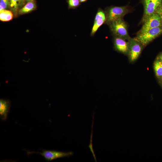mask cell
<instances>
[{"label":"cell","instance_id":"1","mask_svg":"<svg viewBox=\"0 0 162 162\" xmlns=\"http://www.w3.org/2000/svg\"><path fill=\"white\" fill-rule=\"evenodd\" d=\"M128 5L122 6H111L106 8V20L105 23L109 25L112 22L123 17L131 11Z\"/></svg>","mask_w":162,"mask_h":162},{"label":"cell","instance_id":"2","mask_svg":"<svg viewBox=\"0 0 162 162\" xmlns=\"http://www.w3.org/2000/svg\"><path fill=\"white\" fill-rule=\"evenodd\" d=\"M108 25L114 36L120 37L128 40L130 38L128 33L127 25L122 18L114 21Z\"/></svg>","mask_w":162,"mask_h":162},{"label":"cell","instance_id":"3","mask_svg":"<svg viewBox=\"0 0 162 162\" xmlns=\"http://www.w3.org/2000/svg\"><path fill=\"white\" fill-rule=\"evenodd\" d=\"M162 34V27L151 29L138 34L135 38L143 46H146Z\"/></svg>","mask_w":162,"mask_h":162},{"label":"cell","instance_id":"4","mask_svg":"<svg viewBox=\"0 0 162 162\" xmlns=\"http://www.w3.org/2000/svg\"><path fill=\"white\" fill-rule=\"evenodd\" d=\"M143 23L141 29L137 34L144 33L151 29L162 27V20L155 13L149 16Z\"/></svg>","mask_w":162,"mask_h":162},{"label":"cell","instance_id":"5","mask_svg":"<svg viewBox=\"0 0 162 162\" xmlns=\"http://www.w3.org/2000/svg\"><path fill=\"white\" fill-rule=\"evenodd\" d=\"M28 154L32 153H37L41 155L47 161H51L59 158L68 157L73 154L72 152H64L55 150H42L41 152L28 151Z\"/></svg>","mask_w":162,"mask_h":162},{"label":"cell","instance_id":"6","mask_svg":"<svg viewBox=\"0 0 162 162\" xmlns=\"http://www.w3.org/2000/svg\"><path fill=\"white\" fill-rule=\"evenodd\" d=\"M144 8L142 22L144 21L150 15L155 13L158 8L162 2V0H140Z\"/></svg>","mask_w":162,"mask_h":162},{"label":"cell","instance_id":"7","mask_svg":"<svg viewBox=\"0 0 162 162\" xmlns=\"http://www.w3.org/2000/svg\"><path fill=\"white\" fill-rule=\"evenodd\" d=\"M129 47V56L131 62L136 60L140 55L143 46L135 38H130L128 40Z\"/></svg>","mask_w":162,"mask_h":162},{"label":"cell","instance_id":"8","mask_svg":"<svg viewBox=\"0 0 162 162\" xmlns=\"http://www.w3.org/2000/svg\"><path fill=\"white\" fill-rule=\"evenodd\" d=\"M106 20L105 11L98 8L95 15L93 26L90 33L91 36H94L98 28L104 23Z\"/></svg>","mask_w":162,"mask_h":162},{"label":"cell","instance_id":"9","mask_svg":"<svg viewBox=\"0 0 162 162\" xmlns=\"http://www.w3.org/2000/svg\"><path fill=\"white\" fill-rule=\"evenodd\" d=\"M113 44L115 50L124 54H129V43L128 42L126 41V40L120 37L114 36Z\"/></svg>","mask_w":162,"mask_h":162},{"label":"cell","instance_id":"10","mask_svg":"<svg viewBox=\"0 0 162 162\" xmlns=\"http://www.w3.org/2000/svg\"><path fill=\"white\" fill-rule=\"evenodd\" d=\"M9 100L4 99L0 100V117L2 120H5L7 117L10 107Z\"/></svg>","mask_w":162,"mask_h":162},{"label":"cell","instance_id":"11","mask_svg":"<svg viewBox=\"0 0 162 162\" xmlns=\"http://www.w3.org/2000/svg\"><path fill=\"white\" fill-rule=\"evenodd\" d=\"M36 7V4L34 1L28 2L19 9L18 15H22L28 13L35 10Z\"/></svg>","mask_w":162,"mask_h":162},{"label":"cell","instance_id":"12","mask_svg":"<svg viewBox=\"0 0 162 162\" xmlns=\"http://www.w3.org/2000/svg\"><path fill=\"white\" fill-rule=\"evenodd\" d=\"M14 15L12 11L8 10L0 11V20L3 22H8L11 20Z\"/></svg>","mask_w":162,"mask_h":162},{"label":"cell","instance_id":"13","mask_svg":"<svg viewBox=\"0 0 162 162\" xmlns=\"http://www.w3.org/2000/svg\"><path fill=\"white\" fill-rule=\"evenodd\" d=\"M10 9L13 12L14 16L16 17L18 15L19 10V0H9Z\"/></svg>","mask_w":162,"mask_h":162},{"label":"cell","instance_id":"14","mask_svg":"<svg viewBox=\"0 0 162 162\" xmlns=\"http://www.w3.org/2000/svg\"><path fill=\"white\" fill-rule=\"evenodd\" d=\"M154 68L157 77L159 78L162 77V63L158 58L154 63Z\"/></svg>","mask_w":162,"mask_h":162},{"label":"cell","instance_id":"15","mask_svg":"<svg viewBox=\"0 0 162 162\" xmlns=\"http://www.w3.org/2000/svg\"><path fill=\"white\" fill-rule=\"evenodd\" d=\"M67 2L69 9H76L81 4L79 0H67Z\"/></svg>","mask_w":162,"mask_h":162},{"label":"cell","instance_id":"16","mask_svg":"<svg viewBox=\"0 0 162 162\" xmlns=\"http://www.w3.org/2000/svg\"><path fill=\"white\" fill-rule=\"evenodd\" d=\"M10 9L9 0H0V11Z\"/></svg>","mask_w":162,"mask_h":162},{"label":"cell","instance_id":"17","mask_svg":"<svg viewBox=\"0 0 162 162\" xmlns=\"http://www.w3.org/2000/svg\"><path fill=\"white\" fill-rule=\"evenodd\" d=\"M162 20V2L157 8L155 11Z\"/></svg>","mask_w":162,"mask_h":162},{"label":"cell","instance_id":"18","mask_svg":"<svg viewBox=\"0 0 162 162\" xmlns=\"http://www.w3.org/2000/svg\"><path fill=\"white\" fill-rule=\"evenodd\" d=\"M19 8L20 9L24 5L26 1L25 0H19Z\"/></svg>","mask_w":162,"mask_h":162},{"label":"cell","instance_id":"19","mask_svg":"<svg viewBox=\"0 0 162 162\" xmlns=\"http://www.w3.org/2000/svg\"><path fill=\"white\" fill-rule=\"evenodd\" d=\"M158 58L162 63V53L159 55Z\"/></svg>","mask_w":162,"mask_h":162},{"label":"cell","instance_id":"20","mask_svg":"<svg viewBox=\"0 0 162 162\" xmlns=\"http://www.w3.org/2000/svg\"><path fill=\"white\" fill-rule=\"evenodd\" d=\"M81 3L84 2H86L88 0H79Z\"/></svg>","mask_w":162,"mask_h":162},{"label":"cell","instance_id":"21","mask_svg":"<svg viewBox=\"0 0 162 162\" xmlns=\"http://www.w3.org/2000/svg\"><path fill=\"white\" fill-rule=\"evenodd\" d=\"M26 2L27 3L29 2H32L34 1V0H25Z\"/></svg>","mask_w":162,"mask_h":162}]
</instances>
